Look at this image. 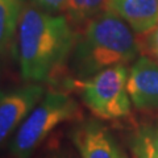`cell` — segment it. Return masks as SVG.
Here are the masks:
<instances>
[{
  "label": "cell",
  "mask_w": 158,
  "mask_h": 158,
  "mask_svg": "<svg viewBox=\"0 0 158 158\" xmlns=\"http://www.w3.org/2000/svg\"><path fill=\"white\" fill-rule=\"evenodd\" d=\"M75 36L65 15L24 7L15 36L21 78L29 83L50 81L70 57Z\"/></svg>",
  "instance_id": "cell-1"
},
{
  "label": "cell",
  "mask_w": 158,
  "mask_h": 158,
  "mask_svg": "<svg viewBox=\"0 0 158 158\" xmlns=\"http://www.w3.org/2000/svg\"><path fill=\"white\" fill-rule=\"evenodd\" d=\"M138 53L133 29L115 12L107 11L77 32L70 54L71 70L75 79H86L106 69L135 62Z\"/></svg>",
  "instance_id": "cell-2"
},
{
  "label": "cell",
  "mask_w": 158,
  "mask_h": 158,
  "mask_svg": "<svg viewBox=\"0 0 158 158\" xmlns=\"http://www.w3.org/2000/svg\"><path fill=\"white\" fill-rule=\"evenodd\" d=\"M78 113V106L71 96L61 91H49L31 111L9 145L13 158H29L34 150L56 129Z\"/></svg>",
  "instance_id": "cell-3"
},
{
  "label": "cell",
  "mask_w": 158,
  "mask_h": 158,
  "mask_svg": "<svg viewBox=\"0 0 158 158\" xmlns=\"http://www.w3.org/2000/svg\"><path fill=\"white\" fill-rule=\"evenodd\" d=\"M127 81V67L113 66L86 79H71L69 83L81 94L82 100L96 117L117 120L131 113L132 102Z\"/></svg>",
  "instance_id": "cell-4"
},
{
  "label": "cell",
  "mask_w": 158,
  "mask_h": 158,
  "mask_svg": "<svg viewBox=\"0 0 158 158\" xmlns=\"http://www.w3.org/2000/svg\"><path fill=\"white\" fill-rule=\"evenodd\" d=\"M45 95L40 83L0 91V144L8 140Z\"/></svg>",
  "instance_id": "cell-5"
},
{
  "label": "cell",
  "mask_w": 158,
  "mask_h": 158,
  "mask_svg": "<svg viewBox=\"0 0 158 158\" xmlns=\"http://www.w3.org/2000/svg\"><path fill=\"white\" fill-rule=\"evenodd\" d=\"M127 88L137 110L158 108V62L150 57H140L128 70Z\"/></svg>",
  "instance_id": "cell-6"
},
{
  "label": "cell",
  "mask_w": 158,
  "mask_h": 158,
  "mask_svg": "<svg viewBox=\"0 0 158 158\" xmlns=\"http://www.w3.org/2000/svg\"><path fill=\"white\" fill-rule=\"evenodd\" d=\"M71 137L82 158H128L110 131L95 120L77 125Z\"/></svg>",
  "instance_id": "cell-7"
},
{
  "label": "cell",
  "mask_w": 158,
  "mask_h": 158,
  "mask_svg": "<svg viewBox=\"0 0 158 158\" xmlns=\"http://www.w3.org/2000/svg\"><path fill=\"white\" fill-rule=\"evenodd\" d=\"M111 11L138 34L146 33L158 23V0H111Z\"/></svg>",
  "instance_id": "cell-8"
},
{
  "label": "cell",
  "mask_w": 158,
  "mask_h": 158,
  "mask_svg": "<svg viewBox=\"0 0 158 158\" xmlns=\"http://www.w3.org/2000/svg\"><path fill=\"white\" fill-rule=\"evenodd\" d=\"M107 11H111V0H67L65 16L74 27H82Z\"/></svg>",
  "instance_id": "cell-9"
},
{
  "label": "cell",
  "mask_w": 158,
  "mask_h": 158,
  "mask_svg": "<svg viewBox=\"0 0 158 158\" xmlns=\"http://www.w3.org/2000/svg\"><path fill=\"white\" fill-rule=\"evenodd\" d=\"M23 8L17 0H0V57L16 36Z\"/></svg>",
  "instance_id": "cell-10"
},
{
  "label": "cell",
  "mask_w": 158,
  "mask_h": 158,
  "mask_svg": "<svg viewBox=\"0 0 158 158\" xmlns=\"http://www.w3.org/2000/svg\"><path fill=\"white\" fill-rule=\"evenodd\" d=\"M131 148L135 158H158L156 132L148 127L140 128L132 137Z\"/></svg>",
  "instance_id": "cell-11"
},
{
  "label": "cell",
  "mask_w": 158,
  "mask_h": 158,
  "mask_svg": "<svg viewBox=\"0 0 158 158\" xmlns=\"http://www.w3.org/2000/svg\"><path fill=\"white\" fill-rule=\"evenodd\" d=\"M144 36H145L144 37L145 52L152 57V59L158 62V23L150 31L144 33Z\"/></svg>",
  "instance_id": "cell-12"
},
{
  "label": "cell",
  "mask_w": 158,
  "mask_h": 158,
  "mask_svg": "<svg viewBox=\"0 0 158 158\" xmlns=\"http://www.w3.org/2000/svg\"><path fill=\"white\" fill-rule=\"evenodd\" d=\"M33 4L49 13H61L65 12L67 0H33Z\"/></svg>",
  "instance_id": "cell-13"
},
{
  "label": "cell",
  "mask_w": 158,
  "mask_h": 158,
  "mask_svg": "<svg viewBox=\"0 0 158 158\" xmlns=\"http://www.w3.org/2000/svg\"><path fill=\"white\" fill-rule=\"evenodd\" d=\"M156 144H157V148H158V129L156 132Z\"/></svg>",
  "instance_id": "cell-14"
},
{
  "label": "cell",
  "mask_w": 158,
  "mask_h": 158,
  "mask_svg": "<svg viewBox=\"0 0 158 158\" xmlns=\"http://www.w3.org/2000/svg\"><path fill=\"white\" fill-rule=\"evenodd\" d=\"M17 2H20V3H24V0H17Z\"/></svg>",
  "instance_id": "cell-15"
}]
</instances>
